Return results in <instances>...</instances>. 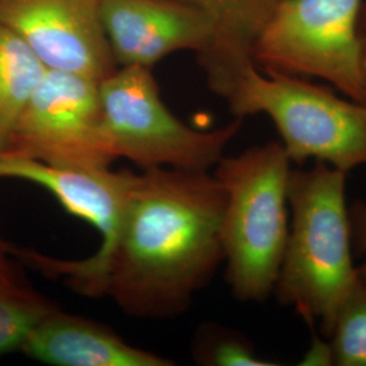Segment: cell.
I'll return each instance as SVG.
<instances>
[{"mask_svg":"<svg viewBox=\"0 0 366 366\" xmlns=\"http://www.w3.org/2000/svg\"><path fill=\"white\" fill-rule=\"evenodd\" d=\"M222 208L210 171L134 172L116 243L84 296H107L134 319L184 314L224 263Z\"/></svg>","mask_w":366,"mask_h":366,"instance_id":"1","label":"cell"},{"mask_svg":"<svg viewBox=\"0 0 366 366\" xmlns=\"http://www.w3.org/2000/svg\"><path fill=\"white\" fill-rule=\"evenodd\" d=\"M347 172L325 162L292 167L288 179V239L275 281L278 302L293 308L328 338L340 304L358 272L353 261Z\"/></svg>","mask_w":366,"mask_h":366,"instance_id":"2","label":"cell"},{"mask_svg":"<svg viewBox=\"0 0 366 366\" xmlns=\"http://www.w3.org/2000/svg\"><path fill=\"white\" fill-rule=\"evenodd\" d=\"M213 175L224 192L222 235L225 277L242 302H263L274 292L289 232L292 162L280 142L224 157Z\"/></svg>","mask_w":366,"mask_h":366,"instance_id":"3","label":"cell"},{"mask_svg":"<svg viewBox=\"0 0 366 366\" xmlns=\"http://www.w3.org/2000/svg\"><path fill=\"white\" fill-rule=\"evenodd\" d=\"M213 92L235 117L263 113L272 118L292 163L316 159L345 172L366 166V105L299 76L262 74L254 61Z\"/></svg>","mask_w":366,"mask_h":366,"instance_id":"4","label":"cell"},{"mask_svg":"<svg viewBox=\"0 0 366 366\" xmlns=\"http://www.w3.org/2000/svg\"><path fill=\"white\" fill-rule=\"evenodd\" d=\"M99 90L113 154L140 170H213L243 124L235 117L214 131L187 127L164 105L151 66H118Z\"/></svg>","mask_w":366,"mask_h":366,"instance_id":"5","label":"cell"},{"mask_svg":"<svg viewBox=\"0 0 366 366\" xmlns=\"http://www.w3.org/2000/svg\"><path fill=\"white\" fill-rule=\"evenodd\" d=\"M362 0H278L252 46L263 72L327 80L366 105L358 19Z\"/></svg>","mask_w":366,"mask_h":366,"instance_id":"6","label":"cell"},{"mask_svg":"<svg viewBox=\"0 0 366 366\" xmlns=\"http://www.w3.org/2000/svg\"><path fill=\"white\" fill-rule=\"evenodd\" d=\"M9 149L75 170L110 169L99 83L46 69L14 128Z\"/></svg>","mask_w":366,"mask_h":366,"instance_id":"7","label":"cell"},{"mask_svg":"<svg viewBox=\"0 0 366 366\" xmlns=\"http://www.w3.org/2000/svg\"><path fill=\"white\" fill-rule=\"evenodd\" d=\"M134 172L131 170H75L52 166L0 149V179H19L49 192L64 209L89 222L101 236L98 249L80 261H64L31 249H16L18 259L44 274L63 278L72 290L84 296L117 239Z\"/></svg>","mask_w":366,"mask_h":366,"instance_id":"8","label":"cell"},{"mask_svg":"<svg viewBox=\"0 0 366 366\" xmlns=\"http://www.w3.org/2000/svg\"><path fill=\"white\" fill-rule=\"evenodd\" d=\"M7 27L46 69L98 83L118 68L101 14V0H0Z\"/></svg>","mask_w":366,"mask_h":366,"instance_id":"9","label":"cell"},{"mask_svg":"<svg viewBox=\"0 0 366 366\" xmlns=\"http://www.w3.org/2000/svg\"><path fill=\"white\" fill-rule=\"evenodd\" d=\"M112 52L119 66H152L178 51L205 52L222 14L192 0H101Z\"/></svg>","mask_w":366,"mask_h":366,"instance_id":"10","label":"cell"},{"mask_svg":"<svg viewBox=\"0 0 366 366\" xmlns=\"http://www.w3.org/2000/svg\"><path fill=\"white\" fill-rule=\"evenodd\" d=\"M52 366H172L163 355L136 347L117 332L57 305L31 330L21 350Z\"/></svg>","mask_w":366,"mask_h":366,"instance_id":"11","label":"cell"},{"mask_svg":"<svg viewBox=\"0 0 366 366\" xmlns=\"http://www.w3.org/2000/svg\"><path fill=\"white\" fill-rule=\"evenodd\" d=\"M45 72L25 41L0 25V149L9 147L15 124Z\"/></svg>","mask_w":366,"mask_h":366,"instance_id":"12","label":"cell"},{"mask_svg":"<svg viewBox=\"0 0 366 366\" xmlns=\"http://www.w3.org/2000/svg\"><path fill=\"white\" fill-rule=\"evenodd\" d=\"M192 357L201 366H278L263 357L247 335L235 328L208 322L197 328Z\"/></svg>","mask_w":366,"mask_h":366,"instance_id":"13","label":"cell"},{"mask_svg":"<svg viewBox=\"0 0 366 366\" xmlns=\"http://www.w3.org/2000/svg\"><path fill=\"white\" fill-rule=\"evenodd\" d=\"M328 340L334 366H366V281L360 275L340 304Z\"/></svg>","mask_w":366,"mask_h":366,"instance_id":"14","label":"cell"},{"mask_svg":"<svg viewBox=\"0 0 366 366\" xmlns=\"http://www.w3.org/2000/svg\"><path fill=\"white\" fill-rule=\"evenodd\" d=\"M54 307L31 287L0 290V357L19 352L31 330Z\"/></svg>","mask_w":366,"mask_h":366,"instance_id":"15","label":"cell"},{"mask_svg":"<svg viewBox=\"0 0 366 366\" xmlns=\"http://www.w3.org/2000/svg\"><path fill=\"white\" fill-rule=\"evenodd\" d=\"M29 287L25 277L18 269L13 244L0 237V290H21Z\"/></svg>","mask_w":366,"mask_h":366,"instance_id":"16","label":"cell"},{"mask_svg":"<svg viewBox=\"0 0 366 366\" xmlns=\"http://www.w3.org/2000/svg\"><path fill=\"white\" fill-rule=\"evenodd\" d=\"M350 214V228H352V242L358 255L362 258L360 264H357L358 275L366 281V202L355 201L349 207Z\"/></svg>","mask_w":366,"mask_h":366,"instance_id":"17","label":"cell"},{"mask_svg":"<svg viewBox=\"0 0 366 366\" xmlns=\"http://www.w3.org/2000/svg\"><path fill=\"white\" fill-rule=\"evenodd\" d=\"M301 366H334V354L328 338H320L314 334L310 347L301 357Z\"/></svg>","mask_w":366,"mask_h":366,"instance_id":"18","label":"cell"},{"mask_svg":"<svg viewBox=\"0 0 366 366\" xmlns=\"http://www.w3.org/2000/svg\"><path fill=\"white\" fill-rule=\"evenodd\" d=\"M196 1L198 4L210 7L222 15H227L228 13H232L237 10L244 0H192Z\"/></svg>","mask_w":366,"mask_h":366,"instance_id":"19","label":"cell"},{"mask_svg":"<svg viewBox=\"0 0 366 366\" xmlns=\"http://www.w3.org/2000/svg\"><path fill=\"white\" fill-rule=\"evenodd\" d=\"M361 72L366 89V34H361Z\"/></svg>","mask_w":366,"mask_h":366,"instance_id":"20","label":"cell"},{"mask_svg":"<svg viewBox=\"0 0 366 366\" xmlns=\"http://www.w3.org/2000/svg\"><path fill=\"white\" fill-rule=\"evenodd\" d=\"M358 31L360 36L366 34V3L362 4L361 11H360V19H358Z\"/></svg>","mask_w":366,"mask_h":366,"instance_id":"21","label":"cell"}]
</instances>
